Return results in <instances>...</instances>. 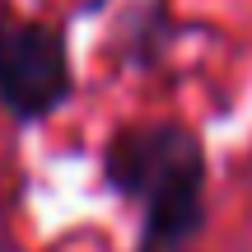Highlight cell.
<instances>
[{"label": "cell", "mask_w": 252, "mask_h": 252, "mask_svg": "<svg viewBox=\"0 0 252 252\" xmlns=\"http://www.w3.org/2000/svg\"><path fill=\"white\" fill-rule=\"evenodd\" d=\"M201 145L182 126L131 131L112 145L108 178L145 201V252H178L201 224Z\"/></svg>", "instance_id": "obj_1"}, {"label": "cell", "mask_w": 252, "mask_h": 252, "mask_svg": "<svg viewBox=\"0 0 252 252\" xmlns=\"http://www.w3.org/2000/svg\"><path fill=\"white\" fill-rule=\"evenodd\" d=\"M70 89L65 47L42 24H0V98L19 117H42Z\"/></svg>", "instance_id": "obj_2"}]
</instances>
